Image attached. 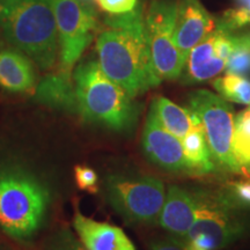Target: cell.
<instances>
[{"label": "cell", "mask_w": 250, "mask_h": 250, "mask_svg": "<svg viewBox=\"0 0 250 250\" xmlns=\"http://www.w3.org/2000/svg\"><path fill=\"white\" fill-rule=\"evenodd\" d=\"M99 65L108 78L134 99L160 85L151 61L142 6L111 14L96 40Z\"/></svg>", "instance_id": "1"}, {"label": "cell", "mask_w": 250, "mask_h": 250, "mask_svg": "<svg viewBox=\"0 0 250 250\" xmlns=\"http://www.w3.org/2000/svg\"><path fill=\"white\" fill-rule=\"evenodd\" d=\"M51 195L46 184L20 164L0 165V230L28 242L44 226Z\"/></svg>", "instance_id": "2"}, {"label": "cell", "mask_w": 250, "mask_h": 250, "mask_svg": "<svg viewBox=\"0 0 250 250\" xmlns=\"http://www.w3.org/2000/svg\"><path fill=\"white\" fill-rule=\"evenodd\" d=\"M0 35L41 70L58 59V31L52 0H0Z\"/></svg>", "instance_id": "3"}, {"label": "cell", "mask_w": 250, "mask_h": 250, "mask_svg": "<svg viewBox=\"0 0 250 250\" xmlns=\"http://www.w3.org/2000/svg\"><path fill=\"white\" fill-rule=\"evenodd\" d=\"M77 114L86 123L131 133L140 114L138 103L108 78L99 62H83L73 72Z\"/></svg>", "instance_id": "4"}, {"label": "cell", "mask_w": 250, "mask_h": 250, "mask_svg": "<svg viewBox=\"0 0 250 250\" xmlns=\"http://www.w3.org/2000/svg\"><path fill=\"white\" fill-rule=\"evenodd\" d=\"M196 199V219L183 242L188 250H219L242 236L246 225L237 208L220 192L191 190Z\"/></svg>", "instance_id": "5"}, {"label": "cell", "mask_w": 250, "mask_h": 250, "mask_svg": "<svg viewBox=\"0 0 250 250\" xmlns=\"http://www.w3.org/2000/svg\"><path fill=\"white\" fill-rule=\"evenodd\" d=\"M109 204L127 223L153 225L159 221L166 193L162 181L149 175L110 174L103 183Z\"/></svg>", "instance_id": "6"}, {"label": "cell", "mask_w": 250, "mask_h": 250, "mask_svg": "<svg viewBox=\"0 0 250 250\" xmlns=\"http://www.w3.org/2000/svg\"><path fill=\"white\" fill-rule=\"evenodd\" d=\"M190 111L193 112L204 126L206 140L215 167L234 174L243 170L233 153L235 118L233 108L220 95L206 89L190 93L188 98Z\"/></svg>", "instance_id": "7"}, {"label": "cell", "mask_w": 250, "mask_h": 250, "mask_svg": "<svg viewBox=\"0 0 250 250\" xmlns=\"http://www.w3.org/2000/svg\"><path fill=\"white\" fill-rule=\"evenodd\" d=\"M57 21L59 64L57 72L73 77V67L88 48L99 28L92 4L78 0H52Z\"/></svg>", "instance_id": "8"}, {"label": "cell", "mask_w": 250, "mask_h": 250, "mask_svg": "<svg viewBox=\"0 0 250 250\" xmlns=\"http://www.w3.org/2000/svg\"><path fill=\"white\" fill-rule=\"evenodd\" d=\"M175 13L176 2L155 0L149 6L145 18L153 70L160 81L179 79L187 62L174 40Z\"/></svg>", "instance_id": "9"}, {"label": "cell", "mask_w": 250, "mask_h": 250, "mask_svg": "<svg viewBox=\"0 0 250 250\" xmlns=\"http://www.w3.org/2000/svg\"><path fill=\"white\" fill-rule=\"evenodd\" d=\"M142 146L148 160L170 173H187L182 142L165 129L149 110L143 130Z\"/></svg>", "instance_id": "10"}, {"label": "cell", "mask_w": 250, "mask_h": 250, "mask_svg": "<svg viewBox=\"0 0 250 250\" xmlns=\"http://www.w3.org/2000/svg\"><path fill=\"white\" fill-rule=\"evenodd\" d=\"M215 30V21L198 0L176 2L174 40L187 61L190 51Z\"/></svg>", "instance_id": "11"}, {"label": "cell", "mask_w": 250, "mask_h": 250, "mask_svg": "<svg viewBox=\"0 0 250 250\" xmlns=\"http://www.w3.org/2000/svg\"><path fill=\"white\" fill-rule=\"evenodd\" d=\"M73 228L87 250H136L122 228L96 221L80 212L74 215Z\"/></svg>", "instance_id": "12"}, {"label": "cell", "mask_w": 250, "mask_h": 250, "mask_svg": "<svg viewBox=\"0 0 250 250\" xmlns=\"http://www.w3.org/2000/svg\"><path fill=\"white\" fill-rule=\"evenodd\" d=\"M196 219V199L191 190L170 186L159 217V225L170 235L184 239Z\"/></svg>", "instance_id": "13"}, {"label": "cell", "mask_w": 250, "mask_h": 250, "mask_svg": "<svg viewBox=\"0 0 250 250\" xmlns=\"http://www.w3.org/2000/svg\"><path fill=\"white\" fill-rule=\"evenodd\" d=\"M0 87L11 93H35L34 62L20 50H0Z\"/></svg>", "instance_id": "14"}, {"label": "cell", "mask_w": 250, "mask_h": 250, "mask_svg": "<svg viewBox=\"0 0 250 250\" xmlns=\"http://www.w3.org/2000/svg\"><path fill=\"white\" fill-rule=\"evenodd\" d=\"M214 41L215 33L213 31L190 51L183 68L184 83H202L226 70L227 61L215 54Z\"/></svg>", "instance_id": "15"}, {"label": "cell", "mask_w": 250, "mask_h": 250, "mask_svg": "<svg viewBox=\"0 0 250 250\" xmlns=\"http://www.w3.org/2000/svg\"><path fill=\"white\" fill-rule=\"evenodd\" d=\"M35 100L42 104L70 114H77V99L73 77L55 71L37 85Z\"/></svg>", "instance_id": "16"}, {"label": "cell", "mask_w": 250, "mask_h": 250, "mask_svg": "<svg viewBox=\"0 0 250 250\" xmlns=\"http://www.w3.org/2000/svg\"><path fill=\"white\" fill-rule=\"evenodd\" d=\"M182 146L189 174L204 175L212 173L215 169V164L206 140L204 126L193 112L191 129L183 138Z\"/></svg>", "instance_id": "17"}, {"label": "cell", "mask_w": 250, "mask_h": 250, "mask_svg": "<svg viewBox=\"0 0 250 250\" xmlns=\"http://www.w3.org/2000/svg\"><path fill=\"white\" fill-rule=\"evenodd\" d=\"M149 110L153 111L159 123L181 142L191 129L192 112L190 109L180 107L164 96L153 100Z\"/></svg>", "instance_id": "18"}, {"label": "cell", "mask_w": 250, "mask_h": 250, "mask_svg": "<svg viewBox=\"0 0 250 250\" xmlns=\"http://www.w3.org/2000/svg\"><path fill=\"white\" fill-rule=\"evenodd\" d=\"M233 153L243 173L250 175V107L235 117Z\"/></svg>", "instance_id": "19"}, {"label": "cell", "mask_w": 250, "mask_h": 250, "mask_svg": "<svg viewBox=\"0 0 250 250\" xmlns=\"http://www.w3.org/2000/svg\"><path fill=\"white\" fill-rule=\"evenodd\" d=\"M214 88L226 101L250 107V81L245 77L227 73L213 81Z\"/></svg>", "instance_id": "20"}, {"label": "cell", "mask_w": 250, "mask_h": 250, "mask_svg": "<svg viewBox=\"0 0 250 250\" xmlns=\"http://www.w3.org/2000/svg\"><path fill=\"white\" fill-rule=\"evenodd\" d=\"M220 192L237 210L250 208V177L228 182Z\"/></svg>", "instance_id": "21"}, {"label": "cell", "mask_w": 250, "mask_h": 250, "mask_svg": "<svg viewBox=\"0 0 250 250\" xmlns=\"http://www.w3.org/2000/svg\"><path fill=\"white\" fill-rule=\"evenodd\" d=\"M44 250H87L79 237L68 228H61L51 234L44 243Z\"/></svg>", "instance_id": "22"}, {"label": "cell", "mask_w": 250, "mask_h": 250, "mask_svg": "<svg viewBox=\"0 0 250 250\" xmlns=\"http://www.w3.org/2000/svg\"><path fill=\"white\" fill-rule=\"evenodd\" d=\"M74 177L79 189L89 193L99 191V175L92 167L85 165H78L74 167Z\"/></svg>", "instance_id": "23"}, {"label": "cell", "mask_w": 250, "mask_h": 250, "mask_svg": "<svg viewBox=\"0 0 250 250\" xmlns=\"http://www.w3.org/2000/svg\"><path fill=\"white\" fill-rule=\"evenodd\" d=\"M226 72L242 77L250 73V51H233L227 61Z\"/></svg>", "instance_id": "24"}, {"label": "cell", "mask_w": 250, "mask_h": 250, "mask_svg": "<svg viewBox=\"0 0 250 250\" xmlns=\"http://www.w3.org/2000/svg\"><path fill=\"white\" fill-rule=\"evenodd\" d=\"M103 11L110 14H123L132 11L138 0H96Z\"/></svg>", "instance_id": "25"}, {"label": "cell", "mask_w": 250, "mask_h": 250, "mask_svg": "<svg viewBox=\"0 0 250 250\" xmlns=\"http://www.w3.org/2000/svg\"><path fill=\"white\" fill-rule=\"evenodd\" d=\"M148 250H188L183 240L176 236H166L149 242Z\"/></svg>", "instance_id": "26"}, {"label": "cell", "mask_w": 250, "mask_h": 250, "mask_svg": "<svg viewBox=\"0 0 250 250\" xmlns=\"http://www.w3.org/2000/svg\"><path fill=\"white\" fill-rule=\"evenodd\" d=\"M233 51H250V30L242 34H229ZM232 51V52H233Z\"/></svg>", "instance_id": "27"}, {"label": "cell", "mask_w": 250, "mask_h": 250, "mask_svg": "<svg viewBox=\"0 0 250 250\" xmlns=\"http://www.w3.org/2000/svg\"><path fill=\"white\" fill-rule=\"evenodd\" d=\"M0 250H19V249L17 247L9 245V243L4 241V240L0 239Z\"/></svg>", "instance_id": "28"}, {"label": "cell", "mask_w": 250, "mask_h": 250, "mask_svg": "<svg viewBox=\"0 0 250 250\" xmlns=\"http://www.w3.org/2000/svg\"><path fill=\"white\" fill-rule=\"evenodd\" d=\"M239 5H248L250 4V0H237Z\"/></svg>", "instance_id": "29"}, {"label": "cell", "mask_w": 250, "mask_h": 250, "mask_svg": "<svg viewBox=\"0 0 250 250\" xmlns=\"http://www.w3.org/2000/svg\"><path fill=\"white\" fill-rule=\"evenodd\" d=\"M78 1H81V2H89V4H90V2H92L93 0H78Z\"/></svg>", "instance_id": "30"}]
</instances>
